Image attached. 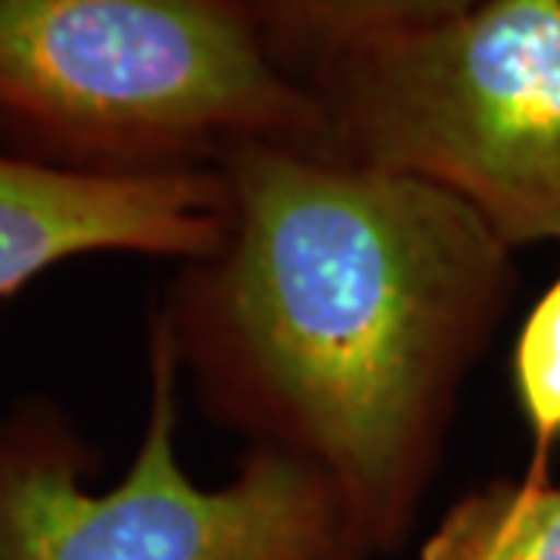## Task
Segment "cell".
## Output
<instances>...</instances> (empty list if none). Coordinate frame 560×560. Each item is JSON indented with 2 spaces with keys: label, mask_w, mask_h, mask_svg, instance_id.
<instances>
[{
  "label": "cell",
  "mask_w": 560,
  "mask_h": 560,
  "mask_svg": "<svg viewBox=\"0 0 560 560\" xmlns=\"http://www.w3.org/2000/svg\"><path fill=\"white\" fill-rule=\"evenodd\" d=\"M228 215L221 165L109 175L0 150V300L94 253L197 261L219 246Z\"/></svg>",
  "instance_id": "5"
},
{
  "label": "cell",
  "mask_w": 560,
  "mask_h": 560,
  "mask_svg": "<svg viewBox=\"0 0 560 560\" xmlns=\"http://www.w3.org/2000/svg\"><path fill=\"white\" fill-rule=\"evenodd\" d=\"M320 109L237 0H0V143L84 172L320 150Z\"/></svg>",
  "instance_id": "2"
},
{
  "label": "cell",
  "mask_w": 560,
  "mask_h": 560,
  "mask_svg": "<svg viewBox=\"0 0 560 560\" xmlns=\"http://www.w3.org/2000/svg\"><path fill=\"white\" fill-rule=\"evenodd\" d=\"M420 560H560V482L523 474L460 495Z\"/></svg>",
  "instance_id": "7"
},
{
  "label": "cell",
  "mask_w": 560,
  "mask_h": 560,
  "mask_svg": "<svg viewBox=\"0 0 560 560\" xmlns=\"http://www.w3.org/2000/svg\"><path fill=\"white\" fill-rule=\"evenodd\" d=\"M180 364L150 320V411L131 467L91 492L97 455L47 401L0 420V560H368L330 482L249 448L202 489L178 458Z\"/></svg>",
  "instance_id": "4"
},
{
  "label": "cell",
  "mask_w": 560,
  "mask_h": 560,
  "mask_svg": "<svg viewBox=\"0 0 560 560\" xmlns=\"http://www.w3.org/2000/svg\"><path fill=\"white\" fill-rule=\"evenodd\" d=\"M278 66L312 79L340 54L401 32L455 20L480 0H237Z\"/></svg>",
  "instance_id": "6"
},
{
  "label": "cell",
  "mask_w": 560,
  "mask_h": 560,
  "mask_svg": "<svg viewBox=\"0 0 560 560\" xmlns=\"http://www.w3.org/2000/svg\"><path fill=\"white\" fill-rule=\"evenodd\" d=\"M320 153L427 180L511 249L560 243V0H480L305 81Z\"/></svg>",
  "instance_id": "3"
},
{
  "label": "cell",
  "mask_w": 560,
  "mask_h": 560,
  "mask_svg": "<svg viewBox=\"0 0 560 560\" xmlns=\"http://www.w3.org/2000/svg\"><path fill=\"white\" fill-rule=\"evenodd\" d=\"M221 172L228 231L156 320L202 408L318 470L364 558L389 555L511 305L514 249L440 187L320 150L249 143Z\"/></svg>",
  "instance_id": "1"
},
{
  "label": "cell",
  "mask_w": 560,
  "mask_h": 560,
  "mask_svg": "<svg viewBox=\"0 0 560 560\" xmlns=\"http://www.w3.org/2000/svg\"><path fill=\"white\" fill-rule=\"evenodd\" d=\"M511 383L533 440L526 477H551V455L560 445V271L533 302L514 337Z\"/></svg>",
  "instance_id": "8"
}]
</instances>
